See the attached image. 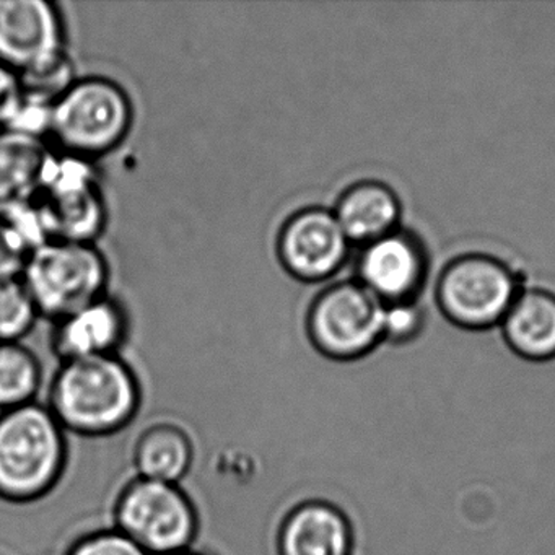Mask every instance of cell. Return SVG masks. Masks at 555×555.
I'll list each match as a JSON object with an SVG mask.
<instances>
[{"label":"cell","instance_id":"9c48e42d","mask_svg":"<svg viewBox=\"0 0 555 555\" xmlns=\"http://www.w3.org/2000/svg\"><path fill=\"white\" fill-rule=\"evenodd\" d=\"M350 240L333 209L310 206L292 212L275 235V256L292 279L305 284L330 281L346 262Z\"/></svg>","mask_w":555,"mask_h":555},{"label":"cell","instance_id":"4fadbf2b","mask_svg":"<svg viewBox=\"0 0 555 555\" xmlns=\"http://www.w3.org/2000/svg\"><path fill=\"white\" fill-rule=\"evenodd\" d=\"M278 551L279 555H352V528L343 509L308 496L282 519Z\"/></svg>","mask_w":555,"mask_h":555},{"label":"cell","instance_id":"484cf974","mask_svg":"<svg viewBox=\"0 0 555 555\" xmlns=\"http://www.w3.org/2000/svg\"><path fill=\"white\" fill-rule=\"evenodd\" d=\"M164 555H209V554H206V552L194 551L193 547H190V548H184V551L170 552V554H164Z\"/></svg>","mask_w":555,"mask_h":555},{"label":"cell","instance_id":"ba28073f","mask_svg":"<svg viewBox=\"0 0 555 555\" xmlns=\"http://www.w3.org/2000/svg\"><path fill=\"white\" fill-rule=\"evenodd\" d=\"M516 298L515 278L499 259H454L440 278L438 301L456 326L482 331L502 323Z\"/></svg>","mask_w":555,"mask_h":555},{"label":"cell","instance_id":"44dd1931","mask_svg":"<svg viewBox=\"0 0 555 555\" xmlns=\"http://www.w3.org/2000/svg\"><path fill=\"white\" fill-rule=\"evenodd\" d=\"M67 555H151L119 529H102L74 542Z\"/></svg>","mask_w":555,"mask_h":555},{"label":"cell","instance_id":"3957f363","mask_svg":"<svg viewBox=\"0 0 555 555\" xmlns=\"http://www.w3.org/2000/svg\"><path fill=\"white\" fill-rule=\"evenodd\" d=\"M128 90L103 76L77 77L53 103L50 138L70 157L95 162L118 151L134 128Z\"/></svg>","mask_w":555,"mask_h":555},{"label":"cell","instance_id":"ac0fdd59","mask_svg":"<svg viewBox=\"0 0 555 555\" xmlns=\"http://www.w3.org/2000/svg\"><path fill=\"white\" fill-rule=\"evenodd\" d=\"M43 383L37 353L22 343H0V411L31 404Z\"/></svg>","mask_w":555,"mask_h":555},{"label":"cell","instance_id":"30bf717a","mask_svg":"<svg viewBox=\"0 0 555 555\" xmlns=\"http://www.w3.org/2000/svg\"><path fill=\"white\" fill-rule=\"evenodd\" d=\"M66 51V21L56 2L0 0V64L24 76Z\"/></svg>","mask_w":555,"mask_h":555},{"label":"cell","instance_id":"e0dca14e","mask_svg":"<svg viewBox=\"0 0 555 555\" xmlns=\"http://www.w3.org/2000/svg\"><path fill=\"white\" fill-rule=\"evenodd\" d=\"M194 448L190 435L171 424L145 428L135 441L138 477L158 482L180 483L193 466Z\"/></svg>","mask_w":555,"mask_h":555},{"label":"cell","instance_id":"d4e9b609","mask_svg":"<svg viewBox=\"0 0 555 555\" xmlns=\"http://www.w3.org/2000/svg\"><path fill=\"white\" fill-rule=\"evenodd\" d=\"M24 99V86L15 70L0 64V129H5L14 118Z\"/></svg>","mask_w":555,"mask_h":555},{"label":"cell","instance_id":"8992f818","mask_svg":"<svg viewBox=\"0 0 555 555\" xmlns=\"http://www.w3.org/2000/svg\"><path fill=\"white\" fill-rule=\"evenodd\" d=\"M116 529L151 555L193 547L199 518L196 506L180 483L135 477L119 493Z\"/></svg>","mask_w":555,"mask_h":555},{"label":"cell","instance_id":"603a6c76","mask_svg":"<svg viewBox=\"0 0 555 555\" xmlns=\"http://www.w3.org/2000/svg\"><path fill=\"white\" fill-rule=\"evenodd\" d=\"M51 108L53 105L50 103L31 99L24 93V99H22L14 118L5 129L27 135V138L47 141L51 131Z\"/></svg>","mask_w":555,"mask_h":555},{"label":"cell","instance_id":"6da1fadb","mask_svg":"<svg viewBox=\"0 0 555 555\" xmlns=\"http://www.w3.org/2000/svg\"><path fill=\"white\" fill-rule=\"evenodd\" d=\"M48 408L64 430L105 437L131 424L141 408V385L119 356L61 362Z\"/></svg>","mask_w":555,"mask_h":555},{"label":"cell","instance_id":"52a82bcc","mask_svg":"<svg viewBox=\"0 0 555 555\" xmlns=\"http://www.w3.org/2000/svg\"><path fill=\"white\" fill-rule=\"evenodd\" d=\"M35 203L50 240L96 243L108 222L93 162L70 155H53Z\"/></svg>","mask_w":555,"mask_h":555},{"label":"cell","instance_id":"2e32d148","mask_svg":"<svg viewBox=\"0 0 555 555\" xmlns=\"http://www.w3.org/2000/svg\"><path fill=\"white\" fill-rule=\"evenodd\" d=\"M333 212L350 242L372 243L395 232L399 203L385 184L365 181L344 191Z\"/></svg>","mask_w":555,"mask_h":555},{"label":"cell","instance_id":"5b68a950","mask_svg":"<svg viewBox=\"0 0 555 555\" xmlns=\"http://www.w3.org/2000/svg\"><path fill=\"white\" fill-rule=\"evenodd\" d=\"M385 307L360 282L330 285L308 307V340L330 362L363 359L385 343Z\"/></svg>","mask_w":555,"mask_h":555},{"label":"cell","instance_id":"7402d4cb","mask_svg":"<svg viewBox=\"0 0 555 555\" xmlns=\"http://www.w3.org/2000/svg\"><path fill=\"white\" fill-rule=\"evenodd\" d=\"M385 343L391 346H405L421 336L424 317L415 305L408 301L389 304L385 307Z\"/></svg>","mask_w":555,"mask_h":555},{"label":"cell","instance_id":"cb8c5ba5","mask_svg":"<svg viewBox=\"0 0 555 555\" xmlns=\"http://www.w3.org/2000/svg\"><path fill=\"white\" fill-rule=\"evenodd\" d=\"M30 249L5 220L0 219V282L18 279Z\"/></svg>","mask_w":555,"mask_h":555},{"label":"cell","instance_id":"8fae6325","mask_svg":"<svg viewBox=\"0 0 555 555\" xmlns=\"http://www.w3.org/2000/svg\"><path fill=\"white\" fill-rule=\"evenodd\" d=\"M54 323L51 347L61 362L118 356L128 339V313L109 294Z\"/></svg>","mask_w":555,"mask_h":555},{"label":"cell","instance_id":"9a60e30c","mask_svg":"<svg viewBox=\"0 0 555 555\" xmlns=\"http://www.w3.org/2000/svg\"><path fill=\"white\" fill-rule=\"evenodd\" d=\"M503 343L529 362L555 359V297L547 292L518 295L502 320Z\"/></svg>","mask_w":555,"mask_h":555},{"label":"cell","instance_id":"d6986e66","mask_svg":"<svg viewBox=\"0 0 555 555\" xmlns=\"http://www.w3.org/2000/svg\"><path fill=\"white\" fill-rule=\"evenodd\" d=\"M40 318L21 278L0 282V343H22Z\"/></svg>","mask_w":555,"mask_h":555},{"label":"cell","instance_id":"ffe728a7","mask_svg":"<svg viewBox=\"0 0 555 555\" xmlns=\"http://www.w3.org/2000/svg\"><path fill=\"white\" fill-rule=\"evenodd\" d=\"M21 79L25 95L53 105L76 82V66L69 51H66L56 60L24 74Z\"/></svg>","mask_w":555,"mask_h":555},{"label":"cell","instance_id":"7a4b0ae2","mask_svg":"<svg viewBox=\"0 0 555 555\" xmlns=\"http://www.w3.org/2000/svg\"><path fill=\"white\" fill-rule=\"evenodd\" d=\"M66 461V430L48 405L0 411V500L41 499L60 482Z\"/></svg>","mask_w":555,"mask_h":555},{"label":"cell","instance_id":"5bb4252c","mask_svg":"<svg viewBox=\"0 0 555 555\" xmlns=\"http://www.w3.org/2000/svg\"><path fill=\"white\" fill-rule=\"evenodd\" d=\"M53 155L47 141L0 129V219L37 199Z\"/></svg>","mask_w":555,"mask_h":555},{"label":"cell","instance_id":"277c9868","mask_svg":"<svg viewBox=\"0 0 555 555\" xmlns=\"http://www.w3.org/2000/svg\"><path fill=\"white\" fill-rule=\"evenodd\" d=\"M108 258L96 243L50 240L28 255L21 279L40 317L57 321L108 295Z\"/></svg>","mask_w":555,"mask_h":555},{"label":"cell","instance_id":"7c38bea8","mask_svg":"<svg viewBox=\"0 0 555 555\" xmlns=\"http://www.w3.org/2000/svg\"><path fill=\"white\" fill-rule=\"evenodd\" d=\"M424 253L411 235L392 232L363 249L360 284L385 304L405 301L424 278Z\"/></svg>","mask_w":555,"mask_h":555}]
</instances>
